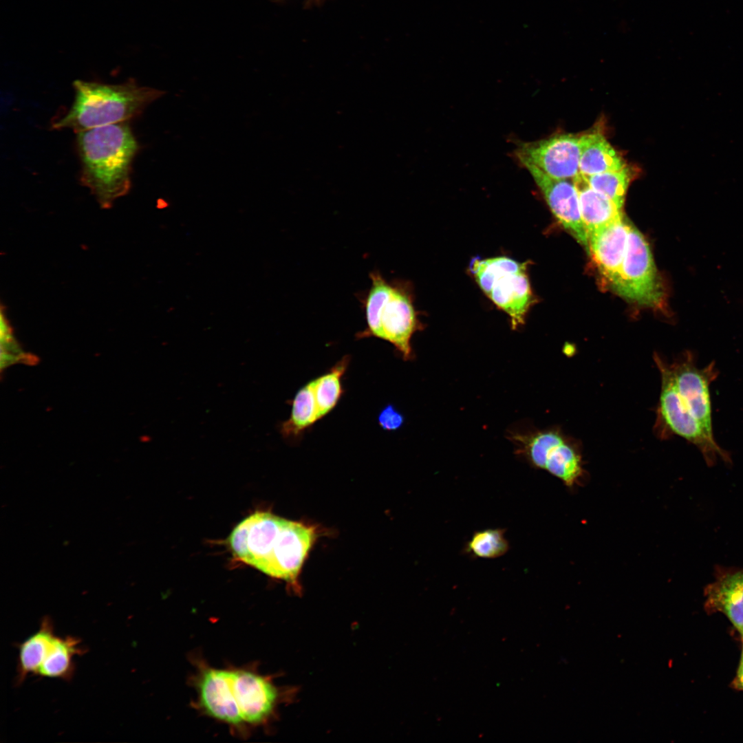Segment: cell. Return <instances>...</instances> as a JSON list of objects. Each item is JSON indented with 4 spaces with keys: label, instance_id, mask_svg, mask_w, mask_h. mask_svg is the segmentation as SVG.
I'll return each instance as SVG.
<instances>
[{
    "label": "cell",
    "instance_id": "cell-1",
    "mask_svg": "<svg viewBox=\"0 0 743 743\" xmlns=\"http://www.w3.org/2000/svg\"><path fill=\"white\" fill-rule=\"evenodd\" d=\"M661 376L656 425L660 437L678 435L693 444L711 466L718 460L731 464L729 452L713 432L710 387L719 371L715 361L700 368L693 352H682L671 363L655 354Z\"/></svg>",
    "mask_w": 743,
    "mask_h": 743
},
{
    "label": "cell",
    "instance_id": "cell-2",
    "mask_svg": "<svg viewBox=\"0 0 743 743\" xmlns=\"http://www.w3.org/2000/svg\"><path fill=\"white\" fill-rule=\"evenodd\" d=\"M316 534L308 524L257 511L235 526L228 543L237 559L298 592L299 576Z\"/></svg>",
    "mask_w": 743,
    "mask_h": 743
},
{
    "label": "cell",
    "instance_id": "cell-3",
    "mask_svg": "<svg viewBox=\"0 0 743 743\" xmlns=\"http://www.w3.org/2000/svg\"><path fill=\"white\" fill-rule=\"evenodd\" d=\"M80 182L103 208L127 195L139 145L128 121L77 133Z\"/></svg>",
    "mask_w": 743,
    "mask_h": 743
},
{
    "label": "cell",
    "instance_id": "cell-4",
    "mask_svg": "<svg viewBox=\"0 0 743 743\" xmlns=\"http://www.w3.org/2000/svg\"><path fill=\"white\" fill-rule=\"evenodd\" d=\"M72 85L74 101L52 120L54 129H69L78 133L129 121L164 94L162 90L140 86L133 79L120 84L76 80Z\"/></svg>",
    "mask_w": 743,
    "mask_h": 743
},
{
    "label": "cell",
    "instance_id": "cell-5",
    "mask_svg": "<svg viewBox=\"0 0 743 743\" xmlns=\"http://www.w3.org/2000/svg\"><path fill=\"white\" fill-rule=\"evenodd\" d=\"M369 289L358 294L366 327L357 339L374 337L390 343L404 360L413 356L411 339L420 328L409 286L398 279H387L375 270L369 272Z\"/></svg>",
    "mask_w": 743,
    "mask_h": 743
},
{
    "label": "cell",
    "instance_id": "cell-6",
    "mask_svg": "<svg viewBox=\"0 0 743 743\" xmlns=\"http://www.w3.org/2000/svg\"><path fill=\"white\" fill-rule=\"evenodd\" d=\"M472 270L484 292L510 316L513 329L522 325L533 302L526 264L498 257L475 261Z\"/></svg>",
    "mask_w": 743,
    "mask_h": 743
},
{
    "label": "cell",
    "instance_id": "cell-7",
    "mask_svg": "<svg viewBox=\"0 0 743 743\" xmlns=\"http://www.w3.org/2000/svg\"><path fill=\"white\" fill-rule=\"evenodd\" d=\"M612 288L622 297L643 305L663 309L665 305V292L648 243L632 225L620 275Z\"/></svg>",
    "mask_w": 743,
    "mask_h": 743
},
{
    "label": "cell",
    "instance_id": "cell-8",
    "mask_svg": "<svg viewBox=\"0 0 743 743\" xmlns=\"http://www.w3.org/2000/svg\"><path fill=\"white\" fill-rule=\"evenodd\" d=\"M513 438L530 462L562 480L568 487L577 484L583 475L581 455L577 447L556 429L530 434H516Z\"/></svg>",
    "mask_w": 743,
    "mask_h": 743
},
{
    "label": "cell",
    "instance_id": "cell-9",
    "mask_svg": "<svg viewBox=\"0 0 743 743\" xmlns=\"http://www.w3.org/2000/svg\"><path fill=\"white\" fill-rule=\"evenodd\" d=\"M514 154L523 166H533L551 177L573 179L580 173L579 136L574 134L519 142Z\"/></svg>",
    "mask_w": 743,
    "mask_h": 743
},
{
    "label": "cell",
    "instance_id": "cell-10",
    "mask_svg": "<svg viewBox=\"0 0 743 743\" xmlns=\"http://www.w3.org/2000/svg\"><path fill=\"white\" fill-rule=\"evenodd\" d=\"M228 674L244 726L268 721L279 702L278 688L269 678L246 668H228Z\"/></svg>",
    "mask_w": 743,
    "mask_h": 743
},
{
    "label": "cell",
    "instance_id": "cell-11",
    "mask_svg": "<svg viewBox=\"0 0 743 743\" xmlns=\"http://www.w3.org/2000/svg\"><path fill=\"white\" fill-rule=\"evenodd\" d=\"M524 167L530 172L557 219L579 243L588 248V234L581 215L574 178H554L533 166Z\"/></svg>",
    "mask_w": 743,
    "mask_h": 743
},
{
    "label": "cell",
    "instance_id": "cell-12",
    "mask_svg": "<svg viewBox=\"0 0 743 743\" xmlns=\"http://www.w3.org/2000/svg\"><path fill=\"white\" fill-rule=\"evenodd\" d=\"M195 682L197 704L204 714L231 726L244 727L233 697L228 669L203 665Z\"/></svg>",
    "mask_w": 743,
    "mask_h": 743
},
{
    "label": "cell",
    "instance_id": "cell-13",
    "mask_svg": "<svg viewBox=\"0 0 743 743\" xmlns=\"http://www.w3.org/2000/svg\"><path fill=\"white\" fill-rule=\"evenodd\" d=\"M714 577L704 590V608L724 614L743 634V568L716 566Z\"/></svg>",
    "mask_w": 743,
    "mask_h": 743
},
{
    "label": "cell",
    "instance_id": "cell-14",
    "mask_svg": "<svg viewBox=\"0 0 743 743\" xmlns=\"http://www.w3.org/2000/svg\"><path fill=\"white\" fill-rule=\"evenodd\" d=\"M629 224L621 217L588 238V248L601 273L613 287L625 255Z\"/></svg>",
    "mask_w": 743,
    "mask_h": 743
},
{
    "label": "cell",
    "instance_id": "cell-15",
    "mask_svg": "<svg viewBox=\"0 0 743 743\" xmlns=\"http://www.w3.org/2000/svg\"><path fill=\"white\" fill-rule=\"evenodd\" d=\"M579 172L583 175L618 171L627 165L623 156L599 131L579 136Z\"/></svg>",
    "mask_w": 743,
    "mask_h": 743
},
{
    "label": "cell",
    "instance_id": "cell-16",
    "mask_svg": "<svg viewBox=\"0 0 743 743\" xmlns=\"http://www.w3.org/2000/svg\"><path fill=\"white\" fill-rule=\"evenodd\" d=\"M579 206L588 237L623 217L622 209L603 194L594 190L579 173L574 178Z\"/></svg>",
    "mask_w": 743,
    "mask_h": 743
},
{
    "label": "cell",
    "instance_id": "cell-17",
    "mask_svg": "<svg viewBox=\"0 0 743 743\" xmlns=\"http://www.w3.org/2000/svg\"><path fill=\"white\" fill-rule=\"evenodd\" d=\"M56 636L53 621L50 617L44 616L39 629L19 645L17 685L21 684L30 674L37 675Z\"/></svg>",
    "mask_w": 743,
    "mask_h": 743
},
{
    "label": "cell",
    "instance_id": "cell-18",
    "mask_svg": "<svg viewBox=\"0 0 743 743\" xmlns=\"http://www.w3.org/2000/svg\"><path fill=\"white\" fill-rule=\"evenodd\" d=\"M80 643L76 637L56 636L37 675L70 680L75 669L74 657L82 655L85 650Z\"/></svg>",
    "mask_w": 743,
    "mask_h": 743
},
{
    "label": "cell",
    "instance_id": "cell-19",
    "mask_svg": "<svg viewBox=\"0 0 743 743\" xmlns=\"http://www.w3.org/2000/svg\"><path fill=\"white\" fill-rule=\"evenodd\" d=\"M319 420L312 380L301 387L292 401L290 417L280 426L282 437L294 440Z\"/></svg>",
    "mask_w": 743,
    "mask_h": 743
},
{
    "label": "cell",
    "instance_id": "cell-20",
    "mask_svg": "<svg viewBox=\"0 0 743 743\" xmlns=\"http://www.w3.org/2000/svg\"><path fill=\"white\" fill-rule=\"evenodd\" d=\"M350 361L344 356L327 372L312 380L319 420L336 406L343 393L342 377Z\"/></svg>",
    "mask_w": 743,
    "mask_h": 743
},
{
    "label": "cell",
    "instance_id": "cell-21",
    "mask_svg": "<svg viewBox=\"0 0 743 743\" xmlns=\"http://www.w3.org/2000/svg\"><path fill=\"white\" fill-rule=\"evenodd\" d=\"M628 165L615 171L583 175L588 184L596 191L612 200L618 208L623 206L628 186L634 174Z\"/></svg>",
    "mask_w": 743,
    "mask_h": 743
},
{
    "label": "cell",
    "instance_id": "cell-22",
    "mask_svg": "<svg viewBox=\"0 0 743 743\" xmlns=\"http://www.w3.org/2000/svg\"><path fill=\"white\" fill-rule=\"evenodd\" d=\"M508 544L501 529H486L473 535L467 545V550L474 556L493 559L503 555Z\"/></svg>",
    "mask_w": 743,
    "mask_h": 743
},
{
    "label": "cell",
    "instance_id": "cell-23",
    "mask_svg": "<svg viewBox=\"0 0 743 743\" xmlns=\"http://www.w3.org/2000/svg\"><path fill=\"white\" fill-rule=\"evenodd\" d=\"M1 367L24 359L23 353L17 345L12 334L10 326L1 310Z\"/></svg>",
    "mask_w": 743,
    "mask_h": 743
},
{
    "label": "cell",
    "instance_id": "cell-24",
    "mask_svg": "<svg viewBox=\"0 0 743 743\" xmlns=\"http://www.w3.org/2000/svg\"><path fill=\"white\" fill-rule=\"evenodd\" d=\"M378 421L382 429L394 431L402 426L404 418L391 405H389L380 412Z\"/></svg>",
    "mask_w": 743,
    "mask_h": 743
},
{
    "label": "cell",
    "instance_id": "cell-25",
    "mask_svg": "<svg viewBox=\"0 0 743 743\" xmlns=\"http://www.w3.org/2000/svg\"><path fill=\"white\" fill-rule=\"evenodd\" d=\"M733 685L735 688L743 691V658H742L740 663L736 676L733 680Z\"/></svg>",
    "mask_w": 743,
    "mask_h": 743
},
{
    "label": "cell",
    "instance_id": "cell-26",
    "mask_svg": "<svg viewBox=\"0 0 743 743\" xmlns=\"http://www.w3.org/2000/svg\"><path fill=\"white\" fill-rule=\"evenodd\" d=\"M742 658H743V634H742Z\"/></svg>",
    "mask_w": 743,
    "mask_h": 743
},
{
    "label": "cell",
    "instance_id": "cell-27",
    "mask_svg": "<svg viewBox=\"0 0 743 743\" xmlns=\"http://www.w3.org/2000/svg\"></svg>",
    "mask_w": 743,
    "mask_h": 743
}]
</instances>
